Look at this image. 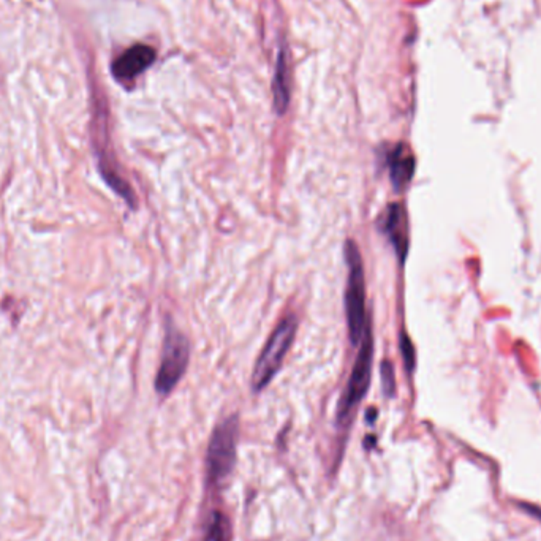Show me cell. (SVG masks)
Here are the masks:
<instances>
[{"label":"cell","instance_id":"obj_1","mask_svg":"<svg viewBox=\"0 0 541 541\" xmlns=\"http://www.w3.org/2000/svg\"><path fill=\"white\" fill-rule=\"evenodd\" d=\"M345 261L348 266V279L345 290V315L348 333L353 344H359L366 324L369 322L366 312V279L361 252L354 241L345 242Z\"/></svg>","mask_w":541,"mask_h":541},{"label":"cell","instance_id":"obj_11","mask_svg":"<svg viewBox=\"0 0 541 541\" xmlns=\"http://www.w3.org/2000/svg\"><path fill=\"white\" fill-rule=\"evenodd\" d=\"M382 382H383V391L386 395H393L395 391V382H394V369L393 364L389 361H383L382 363Z\"/></svg>","mask_w":541,"mask_h":541},{"label":"cell","instance_id":"obj_8","mask_svg":"<svg viewBox=\"0 0 541 541\" xmlns=\"http://www.w3.org/2000/svg\"><path fill=\"white\" fill-rule=\"evenodd\" d=\"M386 165L389 170L394 190H404L415 173V157L405 144H398L386 157Z\"/></svg>","mask_w":541,"mask_h":541},{"label":"cell","instance_id":"obj_7","mask_svg":"<svg viewBox=\"0 0 541 541\" xmlns=\"http://www.w3.org/2000/svg\"><path fill=\"white\" fill-rule=\"evenodd\" d=\"M155 59V51L146 45H135L116 59L113 65L114 77L119 81H130L150 67Z\"/></svg>","mask_w":541,"mask_h":541},{"label":"cell","instance_id":"obj_10","mask_svg":"<svg viewBox=\"0 0 541 541\" xmlns=\"http://www.w3.org/2000/svg\"><path fill=\"white\" fill-rule=\"evenodd\" d=\"M205 541H231L230 522L219 511H214L209 517Z\"/></svg>","mask_w":541,"mask_h":541},{"label":"cell","instance_id":"obj_12","mask_svg":"<svg viewBox=\"0 0 541 541\" xmlns=\"http://www.w3.org/2000/svg\"><path fill=\"white\" fill-rule=\"evenodd\" d=\"M400 350H402V354H404L407 370L411 372L413 368H415V348H413L411 340L407 337L405 333H402V336H400Z\"/></svg>","mask_w":541,"mask_h":541},{"label":"cell","instance_id":"obj_9","mask_svg":"<svg viewBox=\"0 0 541 541\" xmlns=\"http://www.w3.org/2000/svg\"><path fill=\"white\" fill-rule=\"evenodd\" d=\"M288 102H290V77H288L287 57H285V51H282L277 62L276 78H274V103H276L277 111L281 114L285 113V109L288 107Z\"/></svg>","mask_w":541,"mask_h":541},{"label":"cell","instance_id":"obj_3","mask_svg":"<svg viewBox=\"0 0 541 541\" xmlns=\"http://www.w3.org/2000/svg\"><path fill=\"white\" fill-rule=\"evenodd\" d=\"M296 329H298V320L290 313V315L283 317L276 329L272 331L265 348L260 353L257 364H255L252 375V386L255 391H261L276 377L290 347L293 344Z\"/></svg>","mask_w":541,"mask_h":541},{"label":"cell","instance_id":"obj_2","mask_svg":"<svg viewBox=\"0 0 541 541\" xmlns=\"http://www.w3.org/2000/svg\"><path fill=\"white\" fill-rule=\"evenodd\" d=\"M372 356H374V337H372L370 320L366 324L363 337L359 340V352L356 354L352 374L348 377L347 386L340 395L339 405H337V424L345 426L352 420V415L358 404L364 399L369 389L370 372H372Z\"/></svg>","mask_w":541,"mask_h":541},{"label":"cell","instance_id":"obj_6","mask_svg":"<svg viewBox=\"0 0 541 541\" xmlns=\"http://www.w3.org/2000/svg\"><path fill=\"white\" fill-rule=\"evenodd\" d=\"M380 230L393 244L399 260L405 261L409 253V222H407L405 207L400 203H393L380 219Z\"/></svg>","mask_w":541,"mask_h":541},{"label":"cell","instance_id":"obj_4","mask_svg":"<svg viewBox=\"0 0 541 541\" xmlns=\"http://www.w3.org/2000/svg\"><path fill=\"white\" fill-rule=\"evenodd\" d=\"M190 358V345L187 337H185L179 329L173 324L168 323L165 342H164V353H162V361L159 374L155 378V389L159 394L166 395L170 394L174 386L178 385L180 378L185 374V369L189 366Z\"/></svg>","mask_w":541,"mask_h":541},{"label":"cell","instance_id":"obj_5","mask_svg":"<svg viewBox=\"0 0 541 541\" xmlns=\"http://www.w3.org/2000/svg\"><path fill=\"white\" fill-rule=\"evenodd\" d=\"M237 434L240 421L236 415L226 418L214 430L207 448V473L211 481H222L231 473L236 461Z\"/></svg>","mask_w":541,"mask_h":541}]
</instances>
